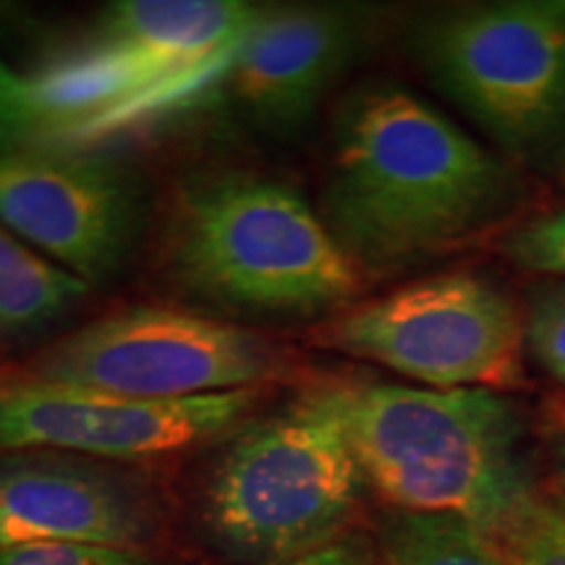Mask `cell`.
<instances>
[{
	"instance_id": "11",
	"label": "cell",
	"mask_w": 565,
	"mask_h": 565,
	"mask_svg": "<svg viewBox=\"0 0 565 565\" xmlns=\"http://www.w3.org/2000/svg\"><path fill=\"white\" fill-rule=\"evenodd\" d=\"M158 521L152 492L100 458L0 454V550L40 542L134 547Z\"/></svg>"
},
{
	"instance_id": "12",
	"label": "cell",
	"mask_w": 565,
	"mask_h": 565,
	"mask_svg": "<svg viewBox=\"0 0 565 565\" xmlns=\"http://www.w3.org/2000/svg\"><path fill=\"white\" fill-rule=\"evenodd\" d=\"M359 42L362 24L349 9L263 6L225 76L254 124L291 137L312 121Z\"/></svg>"
},
{
	"instance_id": "10",
	"label": "cell",
	"mask_w": 565,
	"mask_h": 565,
	"mask_svg": "<svg viewBox=\"0 0 565 565\" xmlns=\"http://www.w3.org/2000/svg\"><path fill=\"white\" fill-rule=\"evenodd\" d=\"M0 225L92 286L116 273L131 249L137 183L121 166L95 154L3 147Z\"/></svg>"
},
{
	"instance_id": "4",
	"label": "cell",
	"mask_w": 565,
	"mask_h": 565,
	"mask_svg": "<svg viewBox=\"0 0 565 565\" xmlns=\"http://www.w3.org/2000/svg\"><path fill=\"white\" fill-rule=\"evenodd\" d=\"M364 477L324 387L242 427L204 487V524L236 561L288 565L338 540Z\"/></svg>"
},
{
	"instance_id": "8",
	"label": "cell",
	"mask_w": 565,
	"mask_h": 565,
	"mask_svg": "<svg viewBox=\"0 0 565 565\" xmlns=\"http://www.w3.org/2000/svg\"><path fill=\"white\" fill-rule=\"evenodd\" d=\"M47 383L126 401L259 391L286 372L263 335L204 315L129 307L92 320L21 366Z\"/></svg>"
},
{
	"instance_id": "17",
	"label": "cell",
	"mask_w": 565,
	"mask_h": 565,
	"mask_svg": "<svg viewBox=\"0 0 565 565\" xmlns=\"http://www.w3.org/2000/svg\"><path fill=\"white\" fill-rule=\"evenodd\" d=\"M503 254L521 270L565 280V210L513 225L503 236Z\"/></svg>"
},
{
	"instance_id": "6",
	"label": "cell",
	"mask_w": 565,
	"mask_h": 565,
	"mask_svg": "<svg viewBox=\"0 0 565 565\" xmlns=\"http://www.w3.org/2000/svg\"><path fill=\"white\" fill-rule=\"evenodd\" d=\"M416 51L429 82L513 160L565 137V0H492L437 13Z\"/></svg>"
},
{
	"instance_id": "7",
	"label": "cell",
	"mask_w": 565,
	"mask_h": 565,
	"mask_svg": "<svg viewBox=\"0 0 565 565\" xmlns=\"http://www.w3.org/2000/svg\"><path fill=\"white\" fill-rule=\"evenodd\" d=\"M312 343L435 391L505 393L526 380L524 312L477 273H440L345 307Z\"/></svg>"
},
{
	"instance_id": "18",
	"label": "cell",
	"mask_w": 565,
	"mask_h": 565,
	"mask_svg": "<svg viewBox=\"0 0 565 565\" xmlns=\"http://www.w3.org/2000/svg\"><path fill=\"white\" fill-rule=\"evenodd\" d=\"M0 565H152L134 547L40 542L0 550Z\"/></svg>"
},
{
	"instance_id": "20",
	"label": "cell",
	"mask_w": 565,
	"mask_h": 565,
	"mask_svg": "<svg viewBox=\"0 0 565 565\" xmlns=\"http://www.w3.org/2000/svg\"><path fill=\"white\" fill-rule=\"evenodd\" d=\"M288 565H366V553L359 542L351 540H335L315 553L291 561Z\"/></svg>"
},
{
	"instance_id": "1",
	"label": "cell",
	"mask_w": 565,
	"mask_h": 565,
	"mask_svg": "<svg viewBox=\"0 0 565 565\" xmlns=\"http://www.w3.org/2000/svg\"><path fill=\"white\" fill-rule=\"evenodd\" d=\"M521 202L519 173L398 84L335 116L320 217L359 273H393L484 236Z\"/></svg>"
},
{
	"instance_id": "3",
	"label": "cell",
	"mask_w": 565,
	"mask_h": 565,
	"mask_svg": "<svg viewBox=\"0 0 565 565\" xmlns=\"http://www.w3.org/2000/svg\"><path fill=\"white\" fill-rule=\"evenodd\" d=\"M168 265L189 294L254 317H317L343 307L364 275L288 183L207 173L175 196Z\"/></svg>"
},
{
	"instance_id": "19",
	"label": "cell",
	"mask_w": 565,
	"mask_h": 565,
	"mask_svg": "<svg viewBox=\"0 0 565 565\" xmlns=\"http://www.w3.org/2000/svg\"><path fill=\"white\" fill-rule=\"evenodd\" d=\"M40 124L42 113L32 82L0 61V150L24 145L26 134L40 131Z\"/></svg>"
},
{
	"instance_id": "13",
	"label": "cell",
	"mask_w": 565,
	"mask_h": 565,
	"mask_svg": "<svg viewBox=\"0 0 565 565\" xmlns=\"http://www.w3.org/2000/svg\"><path fill=\"white\" fill-rule=\"evenodd\" d=\"M87 288L82 278L0 225V343L19 341L61 320Z\"/></svg>"
},
{
	"instance_id": "16",
	"label": "cell",
	"mask_w": 565,
	"mask_h": 565,
	"mask_svg": "<svg viewBox=\"0 0 565 565\" xmlns=\"http://www.w3.org/2000/svg\"><path fill=\"white\" fill-rule=\"evenodd\" d=\"M524 322L529 356L565 385V280L547 278L529 294Z\"/></svg>"
},
{
	"instance_id": "15",
	"label": "cell",
	"mask_w": 565,
	"mask_h": 565,
	"mask_svg": "<svg viewBox=\"0 0 565 565\" xmlns=\"http://www.w3.org/2000/svg\"><path fill=\"white\" fill-rule=\"evenodd\" d=\"M508 565H565V490H536L500 536Z\"/></svg>"
},
{
	"instance_id": "21",
	"label": "cell",
	"mask_w": 565,
	"mask_h": 565,
	"mask_svg": "<svg viewBox=\"0 0 565 565\" xmlns=\"http://www.w3.org/2000/svg\"><path fill=\"white\" fill-rule=\"evenodd\" d=\"M547 454H550V463H553L557 487L565 490V412L557 416L553 427H550Z\"/></svg>"
},
{
	"instance_id": "9",
	"label": "cell",
	"mask_w": 565,
	"mask_h": 565,
	"mask_svg": "<svg viewBox=\"0 0 565 565\" xmlns=\"http://www.w3.org/2000/svg\"><path fill=\"white\" fill-rule=\"evenodd\" d=\"M259 391L189 401H126L47 383L26 370L0 372V454L55 450L100 461H141L210 443L238 427Z\"/></svg>"
},
{
	"instance_id": "14",
	"label": "cell",
	"mask_w": 565,
	"mask_h": 565,
	"mask_svg": "<svg viewBox=\"0 0 565 565\" xmlns=\"http://www.w3.org/2000/svg\"><path fill=\"white\" fill-rule=\"evenodd\" d=\"M377 565H508L492 534L448 513L395 511L380 532Z\"/></svg>"
},
{
	"instance_id": "5",
	"label": "cell",
	"mask_w": 565,
	"mask_h": 565,
	"mask_svg": "<svg viewBox=\"0 0 565 565\" xmlns=\"http://www.w3.org/2000/svg\"><path fill=\"white\" fill-rule=\"evenodd\" d=\"M263 6L242 0H121L76 51L32 76L40 131H110L225 74Z\"/></svg>"
},
{
	"instance_id": "2",
	"label": "cell",
	"mask_w": 565,
	"mask_h": 565,
	"mask_svg": "<svg viewBox=\"0 0 565 565\" xmlns=\"http://www.w3.org/2000/svg\"><path fill=\"white\" fill-rule=\"evenodd\" d=\"M364 482L395 511L448 513L492 534L536 492L526 422L505 393L324 385Z\"/></svg>"
},
{
	"instance_id": "22",
	"label": "cell",
	"mask_w": 565,
	"mask_h": 565,
	"mask_svg": "<svg viewBox=\"0 0 565 565\" xmlns=\"http://www.w3.org/2000/svg\"><path fill=\"white\" fill-rule=\"evenodd\" d=\"M547 160H550V166H553V173H555L557 183H561V186L565 189V137L561 139V145L555 147L553 154H550Z\"/></svg>"
}]
</instances>
